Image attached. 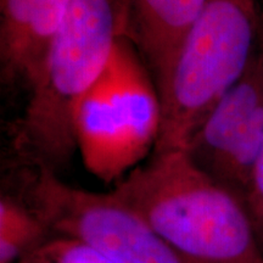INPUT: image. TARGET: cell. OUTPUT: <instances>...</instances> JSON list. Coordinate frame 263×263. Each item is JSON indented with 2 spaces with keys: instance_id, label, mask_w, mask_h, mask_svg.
<instances>
[{
  "instance_id": "8",
  "label": "cell",
  "mask_w": 263,
  "mask_h": 263,
  "mask_svg": "<svg viewBox=\"0 0 263 263\" xmlns=\"http://www.w3.org/2000/svg\"><path fill=\"white\" fill-rule=\"evenodd\" d=\"M205 0H121L120 35L129 41L161 89Z\"/></svg>"
},
{
  "instance_id": "12",
  "label": "cell",
  "mask_w": 263,
  "mask_h": 263,
  "mask_svg": "<svg viewBox=\"0 0 263 263\" xmlns=\"http://www.w3.org/2000/svg\"><path fill=\"white\" fill-rule=\"evenodd\" d=\"M258 43L263 48V0L259 3V34H258Z\"/></svg>"
},
{
  "instance_id": "11",
  "label": "cell",
  "mask_w": 263,
  "mask_h": 263,
  "mask_svg": "<svg viewBox=\"0 0 263 263\" xmlns=\"http://www.w3.org/2000/svg\"><path fill=\"white\" fill-rule=\"evenodd\" d=\"M245 209L251 219L256 238L263 252V149L252 173Z\"/></svg>"
},
{
  "instance_id": "6",
  "label": "cell",
  "mask_w": 263,
  "mask_h": 263,
  "mask_svg": "<svg viewBox=\"0 0 263 263\" xmlns=\"http://www.w3.org/2000/svg\"><path fill=\"white\" fill-rule=\"evenodd\" d=\"M263 149V48L215 104L185 146L193 162L245 206Z\"/></svg>"
},
{
  "instance_id": "2",
  "label": "cell",
  "mask_w": 263,
  "mask_h": 263,
  "mask_svg": "<svg viewBox=\"0 0 263 263\" xmlns=\"http://www.w3.org/2000/svg\"><path fill=\"white\" fill-rule=\"evenodd\" d=\"M120 16L121 0H71L15 127L14 147L33 166L57 172L77 151L76 110L114 57Z\"/></svg>"
},
{
  "instance_id": "1",
  "label": "cell",
  "mask_w": 263,
  "mask_h": 263,
  "mask_svg": "<svg viewBox=\"0 0 263 263\" xmlns=\"http://www.w3.org/2000/svg\"><path fill=\"white\" fill-rule=\"evenodd\" d=\"M170 244L200 263H263L245 206L190 159L154 150L111 190Z\"/></svg>"
},
{
  "instance_id": "3",
  "label": "cell",
  "mask_w": 263,
  "mask_h": 263,
  "mask_svg": "<svg viewBox=\"0 0 263 263\" xmlns=\"http://www.w3.org/2000/svg\"><path fill=\"white\" fill-rule=\"evenodd\" d=\"M261 0H205L159 90L155 150L185 149L210 110L241 77L258 47Z\"/></svg>"
},
{
  "instance_id": "5",
  "label": "cell",
  "mask_w": 263,
  "mask_h": 263,
  "mask_svg": "<svg viewBox=\"0 0 263 263\" xmlns=\"http://www.w3.org/2000/svg\"><path fill=\"white\" fill-rule=\"evenodd\" d=\"M34 167L27 205L52 235L80 240L115 263H200L170 244L112 192L76 188L55 171Z\"/></svg>"
},
{
  "instance_id": "4",
  "label": "cell",
  "mask_w": 263,
  "mask_h": 263,
  "mask_svg": "<svg viewBox=\"0 0 263 263\" xmlns=\"http://www.w3.org/2000/svg\"><path fill=\"white\" fill-rule=\"evenodd\" d=\"M161 126L155 81L133 44L121 37L104 74L76 110V145L85 168L116 184L153 154Z\"/></svg>"
},
{
  "instance_id": "10",
  "label": "cell",
  "mask_w": 263,
  "mask_h": 263,
  "mask_svg": "<svg viewBox=\"0 0 263 263\" xmlns=\"http://www.w3.org/2000/svg\"><path fill=\"white\" fill-rule=\"evenodd\" d=\"M21 263H115L98 250L67 236L51 235Z\"/></svg>"
},
{
  "instance_id": "9",
  "label": "cell",
  "mask_w": 263,
  "mask_h": 263,
  "mask_svg": "<svg viewBox=\"0 0 263 263\" xmlns=\"http://www.w3.org/2000/svg\"><path fill=\"white\" fill-rule=\"evenodd\" d=\"M52 234L27 203L0 200V263H21Z\"/></svg>"
},
{
  "instance_id": "7",
  "label": "cell",
  "mask_w": 263,
  "mask_h": 263,
  "mask_svg": "<svg viewBox=\"0 0 263 263\" xmlns=\"http://www.w3.org/2000/svg\"><path fill=\"white\" fill-rule=\"evenodd\" d=\"M71 0H0V73L28 91L64 24Z\"/></svg>"
}]
</instances>
